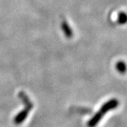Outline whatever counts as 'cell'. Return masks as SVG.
<instances>
[{"label": "cell", "mask_w": 127, "mask_h": 127, "mask_svg": "<svg viewBox=\"0 0 127 127\" xmlns=\"http://www.w3.org/2000/svg\"><path fill=\"white\" fill-rule=\"evenodd\" d=\"M118 23L119 24H125L126 22V15L125 12H120L118 15Z\"/></svg>", "instance_id": "6"}, {"label": "cell", "mask_w": 127, "mask_h": 127, "mask_svg": "<svg viewBox=\"0 0 127 127\" xmlns=\"http://www.w3.org/2000/svg\"><path fill=\"white\" fill-rule=\"evenodd\" d=\"M19 99H21V100L22 101L23 104L25 105V107L29 108V109H31V110H32L33 103H32L30 98L28 96V95H27L25 92H23V91L19 92Z\"/></svg>", "instance_id": "3"}, {"label": "cell", "mask_w": 127, "mask_h": 127, "mask_svg": "<svg viewBox=\"0 0 127 127\" xmlns=\"http://www.w3.org/2000/svg\"><path fill=\"white\" fill-rule=\"evenodd\" d=\"M61 29L62 31L64 34V35L67 38H70L73 36V30L71 29V28L70 27V25H68V23L67 22V21H63L61 23Z\"/></svg>", "instance_id": "4"}, {"label": "cell", "mask_w": 127, "mask_h": 127, "mask_svg": "<svg viewBox=\"0 0 127 127\" xmlns=\"http://www.w3.org/2000/svg\"><path fill=\"white\" fill-rule=\"evenodd\" d=\"M120 105V102L117 99H111L106 102L99 109V110L90 119L87 123L88 127H95L101 120L103 116L109 111L116 109Z\"/></svg>", "instance_id": "1"}, {"label": "cell", "mask_w": 127, "mask_h": 127, "mask_svg": "<svg viewBox=\"0 0 127 127\" xmlns=\"http://www.w3.org/2000/svg\"><path fill=\"white\" fill-rule=\"evenodd\" d=\"M31 110H32L31 109L25 107L24 110H22V111H20L19 113H18L15 116V118H14V123H15V124L19 125V124L22 123L25 120L26 118L28 117L29 113H30Z\"/></svg>", "instance_id": "2"}, {"label": "cell", "mask_w": 127, "mask_h": 127, "mask_svg": "<svg viewBox=\"0 0 127 127\" xmlns=\"http://www.w3.org/2000/svg\"><path fill=\"white\" fill-rule=\"evenodd\" d=\"M116 69L120 73H125L126 71V64L123 61H119L116 64Z\"/></svg>", "instance_id": "5"}]
</instances>
